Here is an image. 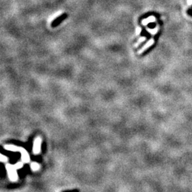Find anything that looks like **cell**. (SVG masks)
<instances>
[{"mask_svg":"<svg viewBox=\"0 0 192 192\" xmlns=\"http://www.w3.org/2000/svg\"><path fill=\"white\" fill-rule=\"evenodd\" d=\"M7 170H8V173H9V178L11 179V180L15 181V180L17 179L18 176L14 168L11 167L10 166H7Z\"/></svg>","mask_w":192,"mask_h":192,"instance_id":"2","label":"cell"},{"mask_svg":"<svg viewBox=\"0 0 192 192\" xmlns=\"http://www.w3.org/2000/svg\"><path fill=\"white\" fill-rule=\"evenodd\" d=\"M67 17H68L67 14H66V13L62 14L60 15L59 16H58L57 18H56L55 19H54V21H52L51 26L54 27H54H56L57 26H59V25L60 24L61 22L64 21V20H65Z\"/></svg>","mask_w":192,"mask_h":192,"instance_id":"1","label":"cell"},{"mask_svg":"<svg viewBox=\"0 0 192 192\" xmlns=\"http://www.w3.org/2000/svg\"><path fill=\"white\" fill-rule=\"evenodd\" d=\"M34 154H39L41 150V138L38 137L36 139L34 142Z\"/></svg>","mask_w":192,"mask_h":192,"instance_id":"3","label":"cell"},{"mask_svg":"<svg viewBox=\"0 0 192 192\" xmlns=\"http://www.w3.org/2000/svg\"><path fill=\"white\" fill-rule=\"evenodd\" d=\"M5 148L9 149L10 151H14V152H16V151L19 150V148H18V147H15V146H13V145H6L5 146Z\"/></svg>","mask_w":192,"mask_h":192,"instance_id":"5","label":"cell"},{"mask_svg":"<svg viewBox=\"0 0 192 192\" xmlns=\"http://www.w3.org/2000/svg\"><path fill=\"white\" fill-rule=\"evenodd\" d=\"M22 165H23V164H22V162H19V163L18 164H16V167L20 168Z\"/></svg>","mask_w":192,"mask_h":192,"instance_id":"7","label":"cell"},{"mask_svg":"<svg viewBox=\"0 0 192 192\" xmlns=\"http://www.w3.org/2000/svg\"><path fill=\"white\" fill-rule=\"evenodd\" d=\"M1 160L2 161H5V160H6V157H4V156H1Z\"/></svg>","mask_w":192,"mask_h":192,"instance_id":"8","label":"cell"},{"mask_svg":"<svg viewBox=\"0 0 192 192\" xmlns=\"http://www.w3.org/2000/svg\"><path fill=\"white\" fill-rule=\"evenodd\" d=\"M20 150L21 152V154H22V160L23 162H28L29 161V156L28 153H27L24 149H22L20 148Z\"/></svg>","mask_w":192,"mask_h":192,"instance_id":"4","label":"cell"},{"mask_svg":"<svg viewBox=\"0 0 192 192\" xmlns=\"http://www.w3.org/2000/svg\"><path fill=\"white\" fill-rule=\"evenodd\" d=\"M31 169H32V170H38L39 169V165L38 164H37V163H32L31 164Z\"/></svg>","mask_w":192,"mask_h":192,"instance_id":"6","label":"cell"}]
</instances>
